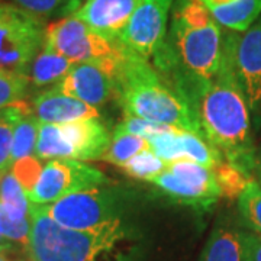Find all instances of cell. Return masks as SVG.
<instances>
[{
    "label": "cell",
    "mask_w": 261,
    "mask_h": 261,
    "mask_svg": "<svg viewBox=\"0 0 261 261\" xmlns=\"http://www.w3.org/2000/svg\"><path fill=\"white\" fill-rule=\"evenodd\" d=\"M244 233L232 222H219L209 235L199 261H244Z\"/></svg>",
    "instance_id": "17"
},
{
    "label": "cell",
    "mask_w": 261,
    "mask_h": 261,
    "mask_svg": "<svg viewBox=\"0 0 261 261\" xmlns=\"http://www.w3.org/2000/svg\"><path fill=\"white\" fill-rule=\"evenodd\" d=\"M180 142L185 160L193 161L196 164H200L211 170H214L224 161L222 154L206 138L197 134L180 130Z\"/></svg>",
    "instance_id": "21"
},
{
    "label": "cell",
    "mask_w": 261,
    "mask_h": 261,
    "mask_svg": "<svg viewBox=\"0 0 261 261\" xmlns=\"http://www.w3.org/2000/svg\"><path fill=\"white\" fill-rule=\"evenodd\" d=\"M224 57L248 103L250 113L261 123V16L245 32L224 34Z\"/></svg>",
    "instance_id": "7"
},
{
    "label": "cell",
    "mask_w": 261,
    "mask_h": 261,
    "mask_svg": "<svg viewBox=\"0 0 261 261\" xmlns=\"http://www.w3.org/2000/svg\"><path fill=\"white\" fill-rule=\"evenodd\" d=\"M74 63L54 51L42 48L29 67V80L38 87L60 83L70 73Z\"/></svg>",
    "instance_id": "18"
},
{
    "label": "cell",
    "mask_w": 261,
    "mask_h": 261,
    "mask_svg": "<svg viewBox=\"0 0 261 261\" xmlns=\"http://www.w3.org/2000/svg\"><path fill=\"white\" fill-rule=\"evenodd\" d=\"M35 157L39 160H71L70 148L61 135L60 125L41 123L38 132Z\"/></svg>",
    "instance_id": "22"
},
{
    "label": "cell",
    "mask_w": 261,
    "mask_h": 261,
    "mask_svg": "<svg viewBox=\"0 0 261 261\" xmlns=\"http://www.w3.org/2000/svg\"><path fill=\"white\" fill-rule=\"evenodd\" d=\"M15 261H22V260H15Z\"/></svg>",
    "instance_id": "40"
},
{
    "label": "cell",
    "mask_w": 261,
    "mask_h": 261,
    "mask_svg": "<svg viewBox=\"0 0 261 261\" xmlns=\"http://www.w3.org/2000/svg\"><path fill=\"white\" fill-rule=\"evenodd\" d=\"M145 149H149V142L145 138L129 134H113L111 147L103 154L102 160L122 167Z\"/></svg>",
    "instance_id": "24"
},
{
    "label": "cell",
    "mask_w": 261,
    "mask_h": 261,
    "mask_svg": "<svg viewBox=\"0 0 261 261\" xmlns=\"http://www.w3.org/2000/svg\"><path fill=\"white\" fill-rule=\"evenodd\" d=\"M118 60L105 64L100 63L74 64L70 73L57 84L65 94L80 99L84 103L96 108L108 102L111 96L115 93V65Z\"/></svg>",
    "instance_id": "12"
},
{
    "label": "cell",
    "mask_w": 261,
    "mask_h": 261,
    "mask_svg": "<svg viewBox=\"0 0 261 261\" xmlns=\"http://www.w3.org/2000/svg\"><path fill=\"white\" fill-rule=\"evenodd\" d=\"M178 92L195 112L205 138L225 161L252 174L255 149L252 144L251 113L228 61L212 79H199L185 73L178 80Z\"/></svg>",
    "instance_id": "1"
},
{
    "label": "cell",
    "mask_w": 261,
    "mask_h": 261,
    "mask_svg": "<svg viewBox=\"0 0 261 261\" xmlns=\"http://www.w3.org/2000/svg\"><path fill=\"white\" fill-rule=\"evenodd\" d=\"M126 237L116 218L90 231H75L56 224L42 205L31 203L28 255L35 261H99Z\"/></svg>",
    "instance_id": "4"
},
{
    "label": "cell",
    "mask_w": 261,
    "mask_h": 261,
    "mask_svg": "<svg viewBox=\"0 0 261 261\" xmlns=\"http://www.w3.org/2000/svg\"><path fill=\"white\" fill-rule=\"evenodd\" d=\"M29 83L28 74L0 71V111L22 100Z\"/></svg>",
    "instance_id": "29"
},
{
    "label": "cell",
    "mask_w": 261,
    "mask_h": 261,
    "mask_svg": "<svg viewBox=\"0 0 261 261\" xmlns=\"http://www.w3.org/2000/svg\"><path fill=\"white\" fill-rule=\"evenodd\" d=\"M216 22L243 34L261 16V0H200Z\"/></svg>",
    "instance_id": "16"
},
{
    "label": "cell",
    "mask_w": 261,
    "mask_h": 261,
    "mask_svg": "<svg viewBox=\"0 0 261 261\" xmlns=\"http://www.w3.org/2000/svg\"><path fill=\"white\" fill-rule=\"evenodd\" d=\"M32 112L41 123L56 125L99 118V111L94 106L65 94L58 84L35 97Z\"/></svg>",
    "instance_id": "15"
},
{
    "label": "cell",
    "mask_w": 261,
    "mask_h": 261,
    "mask_svg": "<svg viewBox=\"0 0 261 261\" xmlns=\"http://www.w3.org/2000/svg\"><path fill=\"white\" fill-rule=\"evenodd\" d=\"M0 202L15 221H25L31 218L28 196L10 170L0 177Z\"/></svg>",
    "instance_id": "20"
},
{
    "label": "cell",
    "mask_w": 261,
    "mask_h": 261,
    "mask_svg": "<svg viewBox=\"0 0 261 261\" xmlns=\"http://www.w3.org/2000/svg\"><path fill=\"white\" fill-rule=\"evenodd\" d=\"M13 3L42 19L53 15L68 16L80 8V3L74 0H13Z\"/></svg>",
    "instance_id": "28"
},
{
    "label": "cell",
    "mask_w": 261,
    "mask_h": 261,
    "mask_svg": "<svg viewBox=\"0 0 261 261\" xmlns=\"http://www.w3.org/2000/svg\"><path fill=\"white\" fill-rule=\"evenodd\" d=\"M174 0H142L118 38L123 47L148 60L155 56L167 35Z\"/></svg>",
    "instance_id": "11"
},
{
    "label": "cell",
    "mask_w": 261,
    "mask_h": 261,
    "mask_svg": "<svg viewBox=\"0 0 261 261\" xmlns=\"http://www.w3.org/2000/svg\"><path fill=\"white\" fill-rule=\"evenodd\" d=\"M42 18L0 2V71L28 74L29 67L45 42Z\"/></svg>",
    "instance_id": "5"
},
{
    "label": "cell",
    "mask_w": 261,
    "mask_h": 261,
    "mask_svg": "<svg viewBox=\"0 0 261 261\" xmlns=\"http://www.w3.org/2000/svg\"><path fill=\"white\" fill-rule=\"evenodd\" d=\"M254 173L258 176V183L261 185V151L260 154H257V157H255V170H254Z\"/></svg>",
    "instance_id": "36"
},
{
    "label": "cell",
    "mask_w": 261,
    "mask_h": 261,
    "mask_svg": "<svg viewBox=\"0 0 261 261\" xmlns=\"http://www.w3.org/2000/svg\"><path fill=\"white\" fill-rule=\"evenodd\" d=\"M149 181L170 199L195 207L209 209L222 196L214 170L189 160L170 163L166 171Z\"/></svg>",
    "instance_id": "8"
},
{
    "label": "cell",
    "mask_w": 261,
    "mask_h": 261,
    "mask_svg": "<svg viewBox=\"0 0 261 261\" xmlns=\"http://www.w3.org/2000/svg\"><path fill=\"white\" fill-rule=\"evenodd\" d=\"M176 129L171 128L168 125H163V123H157V122L147 121L142 118H135V116H129L126 115L122 119L116 128H115V134H129V135H135V137H141L148 140L151 137L157 135V134H163L167 130Z\"/></svg>",
    "instance_id": "31"
},
{
    "label": "cell",
    "mask_w": 261,
    "mask_h": 261,
    "mask_svg": "<svg viewBox=\"0 0 261 261\" xmlns=\"http://www.w3.org/2000/svg\"><path fill=\"white\" fill-rule=\"evenodd\" d=\"M0 261H15L9 254V245L0 247Z\"/></svg>",
    "instance_id": "35"
},
{
    "label": "cell",
    "mask_w": 261,
    "mask_h": 261,
    "mask_svg": "<svg viewBox=\"0 0 261 261\" xmlns=\"http://www.w3.org/2000/svg\"><path fill=\"white\" fill-rule=\"evenodd\" d=\"M3 245H9V241H8V240H5V238L0 235V247H3Z\"/></svg>",
    "instance_id": "37"
},
{
    "label": "cell",
    "mask_w": 261,
    "mask_h": 261,
    "mask_svg": "<svg viewBox=\"0 0 261 261\" xmlns=\"http://www.w3.org/2000/svg\"><path fill=\"white\" fill-rule=\"evenodd\" d=\"M0 177H2V174H0Z\"/></svg>",
    "instance_id": "41"
},
{
    "label": "cell",
    "mask_w": 261,
    "mask_h": 261,
    "mask_svg": "<svg viewBox=\"0 0 261 261\" xmlns=\"http://www.w3.org/2000/svg\"><path fill=\"white\" fill-rule=\"evenodd\" d=\"M31 232V218L25 221H15L0 202V235L13 243L28 245Z\"/></svg>",
    "instance_id": "33"
},
{
    "label": "cell",
    "mask_w": 261,
    "mask_h": 261,
    "mask_svg": "<svg viewBox=\"0 0 261 261\" xmlns=\"http://www.w3.org/2000/svg\"><path fill=\"white\" fill-rule=\"evenodd\" d=\"M41 122L34 115L31 108H27L15 125L12 142V164L18 160L31 157L35 154L38 132Z\"/></svg>",
    "instance_id": "19"
},
{
    "label": "cell",
    "mask_w": 261,
    "mask_h": 261,
    "mask_svg": "<svg viewBox=\"0 0 261 261\" xmlns=\"http://www.w3.org/2000/svg\"><path fill=\"white\" fill-rule=\"evenodd\" d=\"M244 261H261V233H244Z\"/></svg>",
    "instance_id": "34"
},
{
    "label": "cell",
    "mask_w": 261,
    "mask_h": 261,
    "mask_svg": "<svg viewBox=\"0 0 261 261\" xmlns=\"http://www.w3.org/2000/svg\"><path fill=\"white\" fill-rule=\"evenodd\" d=\"M168 41L155 54L174 58L185 73L212 79L224 60V31L200 0H176Z\"/></svg>",
    "instance_id": "3"
},
{
    "label": "cell",
    "mask_w": 261,
    "mask_h": 261,
    "mask_svg": "<svg viewBox=\"0 0 261 261\" xmlns=\"http://www.w3.org/2000/svg\"><path fill=\"white\" fill-rule=\"evenodd\" d=\"M44 47L70 60L80 63H111L121 57L123 45L94 32L74 15H68L45 29Z\"/></svg>",
    "instance_id": "6"
},
{
    "label": "cell",
    "mask_w": 261,
    "mask_h": 261,
    "mask_svg": "<svg viewBox=\"0 0 261 261\" xmlns=\"http://www.w3.org/2000/svg\"><path fill=\"white\" fill-rule=\"evenodd\" d=\"M27 261H35V260H34V258H31V257H28V260Z\"/></svg>",
    "instance_id": "38"
},
{
    "label": "cell",
    "mask_w": 261,
    "mask_h": 261,
    "mask_svg": "<svg viewBox=\"0 0 261 261\" xmlns=\"http://www.w3.org/2000/svg\"><path fill=\"white\" fill-rule=\"evenodd\" d=\"M108 178L100 170L77 160H49L28 199L34 205H48L82 190L100 187Z\"/></svg>",
    "instance_id": "10"
},
{
    "label": "cell",
    "mask_w": 261,
    "mask_h": 261,
    "mask_svg": "<svg viewBox=\"0 0 261 261\" xmlns=\"http://www.w3.org/2000/svg\"><path fill=\"white\" fill-rule=\"evenodd\" d=\"M122 168L130 177L149 181L160 176L163 171H166L167 163L157 157L151 149H145L140 154H137L135 157H132L126 164L122 166Z\"/></svg>",
    "instance_id": "27"
},
{
    "label": "cell",
    "mask_w": 261,
    "mask_h": 261,
    "mask_svg": "<svg viewBox=\"0 0 261 261\" xmlns=\"http://www.w3.org/2000/svg\"><path fill=\"white\" fill-rule=\"evenodd\" d=\"M141 2L142 0H86L73 15L102 37L118 41Z\"/></svg>",
    "instance_id": "13"
},
{
    "label": "cell",
    "mask_w": 261,
    "mask_h": 261,
    "mask_svg": "<svg viewBox=\"0 0 261 261\" xmlns=\"http://www.w3.org/2000/svg\"><path fill=\"white\" fill-rule=\"evenodd\" d=\"M42 168H44V166H42L41 160L31 155V157H25V159H20L16 163H13L10 171L13 173V176L16 177L19 185L28 195L39 180Z\"/></svg>",
    "instance_id": "32"
},
{
    "label": "cell",
    "mask_w": 261,
    "mask_h": 261,
    "mask_svg": "<svg viewBox=\"0 0 261 261\" xmlns=\"http://www.w3.org/2000/svg\"><path fill=\"white\" fill-rule=\"evenodd\" d=\"M147 141L149 142V149L163 161H166L167 164L178 161V160H185L178 129L157 134Z\"/></svg>",
    "instance_id": "30"
},
{
    "label": "cell",
    "mask_w": 261,
    "mask_h": 261,
    "mask_svg": "<svg viewBox=\"0 0 261 261\" xmlns=\"http://www.w3.org/2000/svg\"><path fill=\"white\" fill-rule=\"evenodd\" d=\"M115 93L125 115L168 125L205 138L186 97L164 83L148 60L123 47L115 65Z\"/></svg>",
    "instance_id": "2"
},
{
    "label": "cell",
    "mask_w": 261,
    "mask_h": 261,
    "mask_svg": "<svg viewBox=\"0 0 261 261\" xmlns=\"http://www.w3.org/2000/svg\"><path fill=\"white\" fill-rule=\"evenodd\" d=\"M238 211L252 232L261 233V185L252 178L238 197Z\"/></svg>",
    "instance_id": "26"
},
{
    "label": "cell",
    "mask_w": 261,
    "mask_h": 261,
    "mask_svg": "<svg viewBox=\"0 0 261 261\" xmlns=\"http://www.w3.org/2000/svg\"><path fill=\"white\" fill-rule=\"evenodd\" d=\"M74 2H79V3H80V0H74Z\"/></svg>",
    "instance_id": "39"
},
{
    "label": "cell",
    "mask_w": 261,
    "mask_h": 261,
    "mask_svg": "<svg viewBox=\"0 0 261 261\" xmlns=\"http://www.w3.org/2000/svg\"><path fill=\"white\" fill-rule=\"evenodd\" d=\"M60 130L70 148V159L77 161L102 159L112 142L109 130L99 118L61 123Z\"/></svg>",
    "instance_id": "14"
},
{
    "label": "cell",
    "mask_w": 261,
    "mask_h": 261,
    "mask_svg": "<svg viewBox=\"0 0 261 261\" xmlns=\"http://www.w3.org/2000/svg\"><path fill=\"white\" fill-rule=\"evenodd\" d=\"M28 106L19 102L10 108L0 111V174L12 168V142L13 129L20 115Z\"/></svg>",
    "instance_id": "23"
},
{
    "label": "cell",
    "mask_w": 261,
    "mask_h": 261,
    "mask_svg": "<svg viewBox=\"0 0 261 261\" xmlns=\"http://www.w3.org/2000/svg\"><path fill=\"white\" fill-rule=\"evenodd\" d=\"M42 207L56 224L75 231H90L118 218L116 197L100 187L67 195Z\"/></svg>",
    "instance_id": "9"
},
{
    "label": "cell",
    "mask_w": 261,
    "mask_h": 261,
    "mask_svg": "<svg viewBox=\"0 0 261 261\" xmlns=\"http://www.w3.org/2000/svg\"><path fill=\"white\" fill-rule=\"evenodd\" d=\"M214 173L218 186L221 189V193L228 199H238L247 185L252 180L250 173L244 171L225 160L214 168Z\"/></svg>",
    "instance_id": "25"
}]
</instances>
